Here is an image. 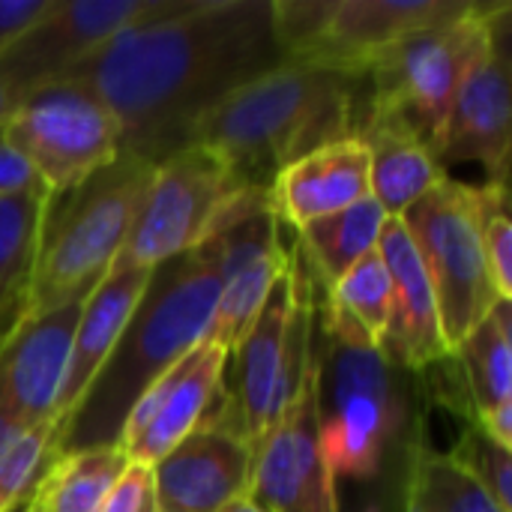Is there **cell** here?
<instances>
[{
  "instance_id": "cell-1",
  "label": "cell",
  "mask_w": 512,
  "mask_h": 512,
  "mask_svg": "<svg viewBox=\"0 0 512 512\" xmlns=\"http://www.w3.org/2000/svg\"><path fill=\"white\" fill-rule=\"evenodd\" d=\"M282 63L270 0H198L183 15L120 33L63 78L105 99L123 153L159 165L213 108Z\"/></svg>"
},
{
  "instance_id": "cell-2",
  "label": "cell",
  "mask_w": 512,
  "mask_h": 512,
  "mask_svg": "<svg viewBox=\"0 0 512 512\" xmlns=\"http://www.w3.org/2000/svg\"><path fill=\"white\" fill-rule=\"evenodd\" d=\"M219 288L216 237L156 264L117 345L57 429L51 456L117 447L135 402L192 348L207 342Z\"/></svg>"
},
{
  "instance_id": "cell-3",
  "label": "cell",
  "mask_w": 512,
  "mask_h": 512,
  "mask_svg": "<svg viewBox=\"0 0 512 512\" xmlns=\"http://www.w3.org/2000/svg\"><path fill=\"white\" fill-rule=\"evenodd\" d=\"M363 93L366 75L282 63L213 108L189 144L219 156L243 186L267 189L300 156L357 135Z\"/></svg>"
},
{
  "instance_id": "cell-4",
  "label": "cell",
  "mask_w": 512,
  "mask_h": 512,
  "mask_svg": "<svg viewBox=\"0 0 512 512\" xmlns=\"http://www.w3.org/2000/svg\"><path fill=\"white\" fill-rule=\"evenodd\" d=\"M318 429L333 480L372 483L405 435L399 372L330 300L318 303Z\"/></svg>"
},
{
  "instance_id": "cell-5",
  "label": "cell",
  "mask_w": 512,
  "mask_h": 512,
  "mask_svg": "<svg viewBox=\"0 0 512 512\" xmlns=\"http://www.w3.org/2000/svg\"><path fill=\"white\" fill-rule=\"evenodd\" d=\"M156 165L123 153L66 192H51L27 312L54 309L72 297L90 294L114 267L126 234L141 210Z\"/></svg>"
},
{
  "instance_id": "cell-6",
  "label": "cell",
  "mask_w": 512,
  "mask_h": 512,
  "mask_svg": "<svg viewBox=\"0 0 512 512\" xmlns=\"http://www.w3.org/2000/svg\"><path fill=\"white\" fill-rule=\"evenodd\" d=\"M504 12L510 3H480L474 15L456 24L414 33L375 54L363 69L366 108L402 120L432 150L456 90Z\"/></svg>"
},
{
  "instance_id": "cell-7",
  "label": "cell",
  "mask_w": 512,
  "mask_h": 512,
  "mask_svg": "<svg viewBox=\"0 0 512 512\" xmlns=\"http://www.w3.org/2000/svg\"><path fill=\"white\" fill-rule=\"evenodd\" d=\"M399 222L423 258L438 303L441 336L453 354L468 330L501 300L486 270L477 192L474 186L444 177L414 201Z\"/></svg>"
},
{
  "instance_id": "cell-8",
  "label": "cell",
  "mask_w": 512,
  "mask_h": 512,
  "mask_svg": "<svg viewBox=\"0 0 512 512\" xmlns=\"http://www.w3.org/2000/svg\"><path fill=\"white\" fill-rule=\"evenodd\" d=\"M243 186L207 147L189 144L153 171L141 210L117 255V267H147L207 243Z\"/></svg>"
},
{
  "instance_id": "cell-9",
  "label": "cell",
  "mask_w": 512,
  "mask_h": 512,
  "mask_svg": "<svg viewBox=\"0 0 512 512\" xmlns=\"http://www.w3.org/2000/svg\"><path fill=\"white\" fill-rule=\"evenodd\" d=\"M3 126L48 192H66L120 156L117 117L75 78L30 90Z\"/></svg>"
},
{
  "instance_id": "cell-10",
  "label": "cell",
  "mask_w": 512,
  "mask_h": 512,
  "mask_svg": "<svg viewBox=\"0 0 512 512\" xmlns=\"http://www.w3.org/2000/svg\"><path fill=\"white\" fill-rule=\"evenodd\" d=\"M198 0H57L54 9L0 54V72L21 96L63 78L120 33L183 15Z\"/></svg>"
},
{
  "instance_id": "cell-11",
  "label": "cell",
  "mask_w": 512,
  "mask_h": 512,
  "mask_svg": "<svg viewBox=\"0 0 512 512\" xmlns=\"http://www.w3.org/2000/svg\"><path fill=\"white\" fill-rule=\"evenodd\" d=\"M318 300L312 351L297 396L255 450L249 501L264 512H339L336 480L321 450L318 429Z\"/></svg>"
},
{
  "instance_id": "cell-12",
  "label": "cell",
  "mask_w": 512,
  "mask_h": 512,
  "mask_svg": "<svg viewBox=\"0 0 512 512\" xmlns=\"http://www.w3.org/2000/svg\"><path fill=\"white\" fill-rule=\"evenodd\" d=\"M213 237L219 240L222 288L207 342L222 345L231 360L273 282L288 267V252L279 243V219L270 210L267 189H243Z\"/></svg>"
},
{
  "instance_id": "cell-13",
  "label": "cell",
  "mask_w": 512,
  "mask_h": 512,
  "mask_svg": "<svg viewBox=\"0 0 512 512\" xmlns=\"http://www.w3.org/2000/svg\"><path fill=\"white\" fill-rule=\"evenodd\" d=\"M510 12L495 21L486 48L471 63L462 87L453 96L441 135L432 147L441 171L459 162H477L486 168L489 183L495 186H507L510 174Z\"/></svg>"
},
{
  "instance_id": "cell-14",
  "label": "cell",
  "mask_w": 512,
  "mask_h": 512,
  "mask_svg": "<svg viewBox=\"0 0 512 512\" xmlns=\"http://www.w3.org/2000/svg\"><path fill=\"white\" fill-rule=\"evenodd\" d=\"M225 366V348L216 342H201L135 402L117 444L129 465L153 468L204 423L222 387Z\"/></svg>"
},
{
  "instance_id": "cell-15",
  "label": "cell",
  "mask_w": 512,
  "mask_h": 512,
  "mask_svg": "<svg viewBox=\"0 0 512 512\" xmlns=\"http://www.w3.org/2000/svg\"><path fill=\"white\" fill-rule=\"evenodd\" d=\"M87 297H72L36 315L24 312L0 348V402L24 426L54 420Z\"/></svg>"
},
{
  "instance_id": "cell-16",
  "label": "cell",
  "mask_w": 512,
  "mask_h": 512,
  "mask_svg": "<svg viewBox=\"0 0 512 512\" xmlns=\"http://www.w3.org/2000/svg\"><path fill=\"white\" fill-rule=\"evenodd\" d=\"M252 465L237 429L201 423L150 468L159 512H222L249 498Z\"/></svg>"
},
{
  "instance_id": "cell-17",
  "label": "cell",
  "mask_w": 512,
  "mask_h": 512,
  "mask_svg": "<svg viewBox=\"0 0 512 512\" xmlns=\"http://www.w3.org/2000/svg\"><path fill=\"white\" fill-rule=\"evenodd\" d=\"M477 9V0H336L327 30L306 63L363 75L366 63L384 48L456 24Z\"/></svg>"
},
{
  "instance_id": "cell-18",
  "label": "cell",
  "mask_w": 512,
  "mask_h": 512,
  "mask_svg": "<svg viewBox=\"0 0 512 512\" xmlns=\"http://www.w3.org/2000/svg\"><path fill=\"white\" fill-rule=\"evenodd\" d=\"M378 255L390 273L393 288L381 354L402 372H426L447 360L450 351L441 336L438 303L423 258L411 243L405 225L393 216H387L378 234Z\"/></svg>"
},
{
  "instance_id": "cell-19",
  "label": "cell",
  "mask_w": 512,
  "mask_h": 512,
  "mask_svg": "<svg viewBox=\"0 0 512 512\" xmlns=\"http://www.w3.org/2000/svg\"><path fill=\"white\" fill-rule=\"evenodd\" d=\"M369 195V150L357 135L300 156L297 162L282 168L267 186L273 216L285 219L294 231L315 219L354 207Z\"/></svg>"
},
{
  "instance_id": "cell-20",
  "label": "cell",
  "mask_w": 512,
  "mask_h": 512,
  "mask_svg": "<svg viewBox=\"0 0 512 512\" xmlns=\"http://www.w3.org/2000/svg\"><path fill=\"white\" fill-rule=\"evenodd\" d=\"M150 273L153 270H147V267H117L114 264L108 270V276L84 300V309H81V318L75 327V339H72L66 381H63V390H60V399L54 408L57 429L72 414V408L78 405V399L84 396V390L90 387V381L108 360L111 348L117 345L132 309L138 306V300L150 282Z\"/></svg>"
},
{
  "instance_id": "cell-21",
  "label": "cell",
  "mask_w": 512,
  "mask_h": 512,
  "mask_svg": "<svg viewBox=\"0 0 512 512\" xmlns=\"http://www.w3.org/2000/svg\"><path fill=\"white\" fill-rule=\"evenodd\" d=\"M357 138L369 150L372 198L393 219H399L414 201H420L438 180L447 177V171L438 168L429 144L390 114L369 111L363 105Z\"/></svg>"
},
{
  "instance_id": "cell-22",
  "label": "cell",
  "mask_w": 512,
  "mask_h": 512,
  "mask_svg": "<svg viewBox=\"0 0 512 512\" xmlns=\"http://www.w3.org/2000/svg\"><path fill=\"white\" fill-rule=\"evenodd\" d=\"M512 303L495 300V306L468 330L462 345L453 351L459 366L468 408L474 423L498 408L512 405Z\"/></svg>"
},
{
  "instance_id": "cell-23",
  "label": "cell",
  "mask_w": 512,
  "mask_h": 512,
  "mask_svg": "<svg viewBox=\"0 0 512 512\" xmlns=\"http://www.w3.org/2000/svg\"><path fill=\"white\" fill-rule=\"evenodd\" d=\"M129 459L120 447L78 450L66 456H51L42 477L33 486V512H99Z\"/></svg>"
},
{
  "instance_id": "cell-24",
  "label": "cell",
  "mask_w": 512,
  "mask_h": 512,
  "mask_svg": "<svg viewBox=\"0 0 512 512\" xmlns=\"http://www.w3.org/2000/svg\"><path fill=\"white\" fill-rule=\"evenodd\" d=\"M387 222V213L381 204L369 195L357 201L354 207H345L333 216L315 219L303 225L300 234V252L306 264H312L324 285L330 288L336 279H342L360 258L378 249V234Z\"/></svg>"
},
{
  "instance_id": "cell-25",
  "label": "cell",
  "mask_w": 512,
  "mask_h": 512,
  "mask_svg": "<svg viewBox=\"0 0 512 512\" xmlns=\"http://www.w3.org/2000/svg\"><path fill=\"white\" fill-rule=\"evenodd\" d=\"M51 195H0V327L27 312V288Z\"/></svg>"
},
{
  "instance_id": "cell-26",
  "label": "cell",
  "mask_w": 512,
  "mask_h": 512,
  "mask_svg": "<svg viewBox=\"0 0 512 512\" xmlns=\"http://www.w3.org/2000/svg\"><path fill=\"white\" fill-rule=\"evenodd\" d=\"M405 512H507L450 456L420 447L408 462Z\"/></svg>"
},
{
  "instance_id": "cell-27",
  "label": "cell",
  "mask_w": 512,
  "mask_h": 512,
  "mask_svg": "<svg viewBox=\"0 0 512 512\" xmlns=\"http://www.w3.org/2000/svg\"><path fill=\"white\" fill-rule=\"evenodd\" d=\"M327 300L342 309L378 348L381 339L387 333V321H390V300H393V288H390V273L375 252H369L366 258H360L342 279H336L327 288Z\"/></svg>"
},
{
  "instance_id": "cell-28",
  "label": "cell",
  "mask_w": 512,
  "mask_h": 512,
  "mask_svg": "<svg viewBox=\"0 0 512 512\" xmlns=\"http://www.w3.org/2000/svg\"><path fill=\"white\" fill-rule=\"evenodd\" d=\"M54 432V420L33 423L0 453V512L18 510L30 501L33 486L51 459Z\"/></svg>"
},
{
  "instance_id": "cell-29",
  "label": "cell",
  "mask_w": 512,
  "mask_h": 512,
  "mask_svg": "<svg viewBox=\"0 0 512 512\" xmlns=\"http://www.w3.org/2000/svg\"><path fill=\"white\" fill-rule=\"evenodd\" d=\"M477 213H480V240L486 255V270L495 294L501 300H512V225L507 186H474Z\"/></svg>"
},
{
  "instance_id": "cell-30",
  "label": "cell",
  "mask_w": 512,
  "mask_h": 512,
  "mask_svg": "<svg viewBox=\"0 0 512 512\" xmlns=\"http://www.w3.org/2000/svg\"><path fill=\"white\" fill-rule=\"evenodd\" d=\"M450 456L498 501L501 510H512V450L495 444L474 420H468Z\"/></svg>"
},
{
  "instance_id": "cell-31",
  "label": "cell",
  "mask_w": 512,
  "mask_h": 512,
  "mask_svg": "<svg viewBox=\"0 0 512 512\" xmlns=\"http://www.w3.org/2000/svg\"><path fill=\"white\" fill-rule=\"evenodd\" d=\"M99 512H159L153 471L144 465H129Z\"/></svg>"
},
{
  "instance_id": "cell-32",
  "label": "cell",
  "mask_w": 512,
  "mask_h": 512,
  "mask_svg": "<svg viewBox=\"0 0 512 512\" xmlns=\"http://www.w3.org/2000/svg\"><path fill=\"white\" fill-rule=\"evenodd\" d=\"M0 195H51L0 123Z\"/></svg>"
},
{
  "instance_id": "cell-33",
  "label": "cell",
  "mask_w": 512,
  "mask_h": 512,
  "mask_svg": "<svg viewBox=\"0 0 512 512\" xmlns=\"http://www.w3.org/2000/svg\"><path fill=\"white\" fill-rule=\"evenodd\" d=\"M57 0H0V54L24 39Z\"/></svg>"
},
{
  "instance_id": "cell-34",
  "label": "cell",
  "mask_w": 512,
  "mask_h": 512,
  "mask_svg": "<svg viewBox=\"0 0 512 512\" xmlns=\"http://www.w3.org/2000/svg\"><path fill=\"white\" fill-rule=\"evenodd\" d=\"M24 429H27V426H24V423H21L9 408L0 402V453H3V450H6V447H9L21 432H24Z\"/></svg>"
},
{
  "instance_id": "cell-35",
  "label": "cell",
  "mask_w": 512,
  "mask_h": 512,
  "mask_svg": "<svg viewBox=\"0 0 512 512\" xmlns=\"http://www.w3.org/2000/svg\"><path fill=\"white\" fill-rule=\"evenodd\" d=\"M21 99H24V96L15 90V84L0 72V123H6V120L12 117V111L18 108Z\"/></svg>"
},
{
  "instance_id": "cell-36",
  "label": "cell",
  "mask_w": 512,
  "mask_h": 512,
  "mask_svg": "<svg viewBox=\"0 0 512 512\" xmlns=\"http://www.w3.org/2000/svg\"><path fill=\"white\" fill-rule=\"evenodd\" d=\"M222 512H264L255 501H249V498H243V501H237V504H231V507H225Z\"/></svg>"
},
{
  "instance_id": "cell-37",
  "label": "cell",
  "mask_w": 512,
  "mask_h": 512,
  "mask_svg": "<svg viewBox=\"0 0 512 512\" xmlns=\"http://www.w3.org/2000/svg\"><path fill=\"white\" fill-rule=\"evenodd\" d=\"M15 324H18V321H15ZM15 324H9V327H0V348H3V342H6V336L12 333V327H15Z\"/></svg>"
},
{
  "instance_id": "cell-38",
  "label": "cell",
  "mask_w": 512,
  "mask_h": 512,
  "mask_svg": "<svg viewBox=\"0 0 512 512\" xmlns=\"http://www.w3.org/2000/svg\"><path fill=\"white\" fill-rule=\"evenodd\" d=\"M27 507H30V501H27L24 507H18V510H12V512H27Z\"/></svg>"
},
{
  "instance_id": "cell-39",
  "label": "cell",
  "mask_w": 512,
  "mask_h": 512,
  "mask_svg": "<svg viewBox=\"0 0 512 512\" xmlns=\"http://www.w3.org/2000/svg\"><path fill=\"white\" fill-rule=\"evenodd\" d=\"M27 512H33V510H30V507H27Z\"/></svg>"
}]
</instances>
